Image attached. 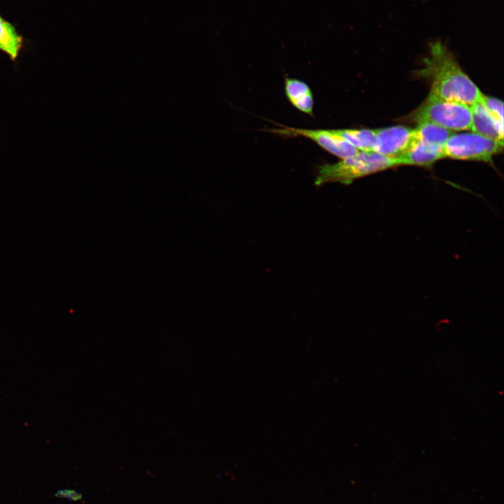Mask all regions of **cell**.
Masks as SVG:
<instances>
[{
	"label": "cell",
	"mask_w": 504,
	"mask_h": 504,
	"mask_svg": "<svg viewBox=\"0 0 504 504\" xmlns=\"http://www.w3.org/2000/svg\"><path fill=\"white\" fill-rule=\"evenodd\" d=\"M423 64L418 74L430 80V94L470 107L480 101L482 93L440 41L430 43Z\"/></svg>",
	"instance_id": "obj_1"
},
{
	"label": "cell",
	"mask_w": 504,
	"mask_h": 504,
	"mask_svg": "<svg viewBox=\"0 0 504 504\" xmlns=\"http://www.w3.org/2000/svg\"><path fill=\"white\" fill-rule=\"evenodd\" d=\"M395 158L374 152L359 151L356 155L336 163H327L317 168L314 184L321 186L337 182L349 185L356 179L397 166Z\"/></svg>",
	"instance_id": "obj_2"
},
{
	"label": "cell",
	"mask_w": 504,
	"mask_h": 504,
	"mask_svg": "<svg viewBox=\"0 0 504 504\" xmlns=\"http://www.w3.org/2000/svg\"><path fill=\"white\" fill-rule=\"evenodd\" d=\"M411 118L416 122H430L448 130H471L472 115L470 106L440 99L430 94Z\"/></svg>",
	"instance_id": "obj_3"
},
{
	"label": "cell",
	"mask_w": 504,
	"mask_h": 504,
	"mask_svg": "<svg viewBox=\"0 0 504 504\" xmlns=\"http://www.w3.org/2000/svg\"><path fill=\"white\" fill-rule=\"evenodd\" d=\"M500 144L479 134H452L444 146L445 157L457 160L490 162L493 155L501 151Z\"/></svg>",
	"instance_id": "obj_4"
},
{
	"label": "cell",
	"mask_w": 504,
	"mask_h": 504,
	"mask_svg": "<svg viewBox=\"0 0 504 504\" xmlns=\"http://www.w3.org/2000/svg\"><path fill=\"white\" fill-rule=\"evenodd\" d=\"M272 132L288 136H303L314 141L327 152L342 159L356 155L359 150L340 136L335 130H307L282 126Z\"/></svg>",
	"instance_id": "obj_5"
},
{
	"label": "cell",
	"mask_w": 504,
	"mask_h": 504,
	"mask_svg": "<svg viewBox=\"0 0 504 504\" xmlns=\"http://www.w3.org/2000/svg\"><path fill=\"white\" fill-rule=\"evenodd\" d=\"M372 152L389 158H396L416 142L414 129L393 126L375 130Z\"/></svg>",
	"instance_id": "obj_6"
},
{
	"label": "cell",
	"mask_w": 504,
	"mask_h": 504,
	"mask_svg": "<svg viewBox=\"0 0 504 504\" xmlns=\"http://www.w3.org/2000/svg\"><path fill=\"white\" fill-rule=\"evenodd\" d=\"M472 132L503 144V125L499 123L478 102L470 107Z\"/></svg>",
	"instance_id": "obj_7"
},
{
	"label": "cell",
	"mask_w": 504,
	"mask_h": 504,
	"mask_svg": "<svg viewBox=\"0 0 504 504\" xmlns=\"http://www.w3.org/2000/svg\"><path fill=\"white\" fill-rule=\"evenodd\" d=\"M444 157V146L416 141L407 150L395 159L398 165L428 166Z\"/></svg>",
	"instance_id": "obj_8"
},
{
	"label": "cell",
	"mask_w": 504,
	"mask_h": 504,
	"mask_svg": "<svg viewBox=\"0 0 504 504\" xmlns=\"http://www.w3.org/2000/svg\"><path fill=\"white\" fill-rule=\"evenodd\" d=\"M284 90L288 100L295 108L305 114L314 115L313 94L305 82L286 77Z\"/></svg>",
	"instance_id": "obj_9"
},
{
	"label": "cell",
	"mask_w": 504,
	"mask_h": 504,
	"mask_svg": "<svg viewBox=\"0 0 504 504\" xmlns=\"http://www.w3.org/2000/svg\"><path fill=\"white\" fill-rule=\"evenodd\" d=\"M24 38L11 22L0 15V50L15 61L23 47Z\"/></svg>",
	"instance_id": "obj_10"
},
{
	"label": "cell",
	"mask_w": 504,
	"mask_h": 504,
	"mask_svg": "<svg viewBox=\"0 0 504 504\" xmlns=\"http://www.w3.org/2000/svg\"><path fill=\"white\" fill-rule=\"evenodd\" d=\"M414 132L416 141L440 146H444L452 134L450 130L430 122H418V126L414 129Z\"/></svg>",
	"instance_id": "obj_11"
},
{
	"label": "cell",
	"mask_w": 504,
	"mask_h": 504,
	"mask_svg": "<svg viewBox=\"0 0 504 504\" xmlns=\"http://www.w3.org/2000/svg\"><path fill=\"white\" fill-rule=\"evenodd\" d=\"M335 130L345 141L358 150L372 152L376 136L375 130L340 129Z\"/></svg>",
	"instance_id": "obj_12"
},
{
	"label": "cell",
	"mask_w": 504,
	"mask_h": 504,
	"mask_svg": "<svg viewBox=\"0 0 504 504\" xmlns=\"http://www.w3.org/2000/svg\"><path fill=\"white\" fill-rule=\"evenodd\" d=\"M479 102L499 123L503 125V104L501 101L482 95Z\"/></svg>",
	"instance_id": "obj_13"
},
{
	"label": "cell",
	"mask_w": 504,
	"mask_h": 504,
	"mask_svg": "<svg viewBox=\"0 0 504 504\" xmlns=\"http://www.w3.org/2000/svg\"><path fill=\"white\" fill-rule=\"evenodd\" d=\"M55 496L59 498H64L71 501H78L82 499L83 494L74 489H64L57 491Z\"/></svg>",
	"instance_id": "obj_14"
}]
</instances>
